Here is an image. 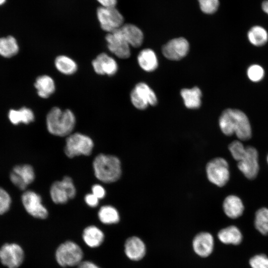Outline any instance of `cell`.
<instances>
[{"instance_id":"6da1fadb","label":"cell","mask_w":268,"mask_h":268,"mask_svg":"<svg viewBox=\"0 0 268 268\" xmlns=\"http://www.w3.org/2000/svg\"><path fill=\"white\" fill-rule=\"evenodd\" d=\"M221 132L227 136L235 134L241 140H247L252 136V129L247 116L237 109H227L219 119Z\"/></svg>"},{"instance_id":"7a4b0ae2","label":"cell","mask_w":268,"mask_h":268,"mask_svg":"<svg viewBox=\"0 0 268 268\" xmlns=\"http://www.w3.org/2000/svg\"><path fill=\"white\" fill-rule=\"evenodd\" d=\"M46 127L51 134L58 136H67L72 133L76 124L74 113L69 109L63 110L58 107L52 108L46 119Z\"/></svg>"},{"instance_id":"3957f363","label":"cell","mask_w":268,"mask_h":268,"mask_svg":"<svg viewBox=\"0 0 268 268\" xmlns=\"http://www.w3.org/2000/svg\"><path fill=\"white\" fill-rule=\"evenodd\" d=\"M92 166L95 177L103 183H114L121 176V163L115 155L99 154L94 158Z\"/></svg>"},{"instance_id":"277c9868","label":"cell","mask_w":268,"mask_h":268,"mask_svg":"<svg viewBox=\"0 0 268 268\" xmlns=\"http://www.w3.org/2000/svg\"><path fill=\"white\" fill-rule=\"evenodd\" d=\"M93 147L94 142L90 137L81 133H74L67 136L64 152L68 158L88 156L91 154Z\"/></svg>"},{"instance_id":"5b68a950","label":"cell","mask_w":268,"mask_h":268,"mask_svg":"<svg viewBox=\"0 0 268 268\" xmlns=\"http://www.w3.org/2000/svg\"><path fill=\"white\" fill-rule=\"evenodd\" d=\"M205 172L208 181L219 187L225 186L229 180V165L223 158L216 157L208 161Z\"/></svg>"},{"instance_id":"8992f818","label":"cell","mask_w":268,"mask_h":268,"mask_svg":"<svg viewBox=\"0 0 268 268\" xmlns=\"http://www.w3.org/2000/svg\"><path fill=\"white\" fill-rule=\"evenodd\" d=\"M83 252L80 247L72 241L61 244L56 252V259L62 267L77 266L82 261Z\"/></svg>"},{"instance_id":"52a82bcc","label":"cell","mask_w":268,"mask_h":268,"mask_svg":"<svg viewBox=\"0 0 268 268\" xmlns=\"http://www.w3.org/2000/svg\"><path fill=\"white\" fill-rule=\"evenodd\" d=\"M76 194V188L69 176H65L62 180L54 182L50 187V197L56 204L67 203L69 200L74 198Z\"/></svg>"},{"instance_id":"ba28073f","label":"cell","mask_w":268,"mask_h":268,"mask_svg":"<svg viewBox=\"0 0 268 268\" xmlns=\"http://www.w3.org/2000/svg\"><path fill=\"white\" fill-rule=\"evenodd\" d=\"M97 16L101 28L108 33L117 30L124 24V17L115 7L101 6L97 8Z\"/></svg>"},{"instance_id":"9c48e42d","label":"cell","mask_w":268,"mask_h":268,"mask_svg":"<svg viewBox=\"0 0 268 268\" xmlns=\"http://www.w3.org/2000/svg\"><path fill=\"white\" fill-rule=\"evenodd\" d=\"M130 98L133 105L139 110L145 109L149 105H155L156 96L150 87L144 82L137 83L132 90Z\"/></svg>"},{"instance_id":"30bf717a","label":"cell","mask_w":268,"mask_h":268,"mask_svg":"<svg viewBox=\"0 0 268 268\" xmlns=\"http://www.w3.org/2000/svg\"><path fill=\"white\" fill-rule=\"evenodd\" d=\"M21 201L26 211L31 216L39 219H45L48 211L43 205L41 196L37 193L28 190L21 196Z\"/></svg>"},{"instance_id":"8fae6325","label":"cell","mask_w":268,"mask_h":268,"mask_svg":"<svg viewBox=\"0 0 268 268\" xmlns=\"http://www.w3.org/2000/svg\"><path fill=\"white\" fill-rule=\"evenodd\" d=\"M237 167L247 178H255L259 170L258 152L257 149L251 146L246 147L245 153L238 162Z\"/></svg>"},{"instance_id":"7c38bea8","label":"cell","mask_w":268,"mask_h":268,"mask_svg":"<svg viewBox=\"0 0 268 268\" xmlns=\"http://www.w3.org/2000/svg\"><path fill=\"white\" fill-rule=\"evenodd\" d=\"M22 248L15 243H6L0 248V260L8 268H18L24 260Z\"/></svg>"},{"instance_id":"4fadbf2b","label":"cell","mask_w":268,"mask_h":268,"mask_svg":"<svg viewBox=\"0 0 268 268\" xmlns=\"http://www.w3.org/2000/svg\"><path fill=\"white\" fill-rule=\"evenodd\" d=\"M109 50L120 59L128 58L131 55L130 46L120 29L108 33L105 37Z\"/></svg>"},{"instance_id":"5bb4252c","label":"cell","mask_w":268,"mask_h":268,"mask_svg":"<svg viewBox=\"0 0 268 268\" xmlns=\"http://www.w3.org/2000/svg\"><path fill=\"white\" fill-rule=\"evenodd\" d=\"M33 168L29 164L15 166L10 172L9 178L13 185L21 190H24L35 179Z\"/></svg>"},{"instance_id":"9a60e30c","label":"cell","mask_w":268,"mask_h":268,"mask_svg":"<svg viewBox=\"0 0 268 268\" xmlns=\"http://www.w3.org/2000/svg\"><path fill=\"white\" fill-rule=\"evenodd\" d=\"M189 50L188 41L184 38H174L168 41L162 48L163 55L172 61H178L185 57Z\"/></svg>"},{"instance_id":"2e32d148","label":"cell","mask_w":268,"mask_h":268,"mask_svg":"<svg viewBox=\"0 0 268 268\" xmlns=\"http://www.w3.org/2000/svg\"><path fill=\"white\" fill-rule=\"evenodd\" d=\"M94 71L98 74L112 76L118 70L116 60L106 53H101L92 62Z\"/></svg>"},{"instance_id":"e0dca14e","label":"cell","mask_w":268,"mask_h":268,"mask_svg":"<svg viewBox=\"0 0 268 268\" xmlns=\"http://www.w3.org/2000/svg\"><path fill=\"white\" fill-rule=\"evenodd\" d=\"M213 237L208 232H202L198 233L193 241L194 251L201 257L209 256L213 251Z\"/></svg>"},{"instance_id":"ac0fdd59","label":"cell","mask_w":268,"mask_h":268,"mask_svg":"<svg viewBox=\"0 0 268 268\" xmlns=\"http://www.w3.org/2000/svg\"><path fill=\"white\" fill-rule=\"evenodd\" d=\"M125 252L130 260L139 261L145 255V245L139 238L132 236L129 238L125 243Z\"/></svg>"},{"instance_id":"d6986e66","label":"cell","mask_w":268,"mask_h":268,"mask_svg":"<svg viewBox=\"0 0 268 268\" xmlns=\"http://www.w3.org/2000/svg\"><path fill=\"white\" fill-rule=\"evenodd\" d=\"M119 29L130 46L137 48L141 46L143 40V34L138 27L132 24H125Z\"/></svg>"},{"instance_id":"ffe728a7","label":"cell","mask_w":268,"mask_h":268,"mask_svg":"<svg viewBox=\"0 0 268 268\" xmlns=\"http://www.w3.org/2000/svg\"><path fill=\"white\" fill-rule=\"evenodd\" d=\"M223 209L225 214L229 218L235 219L243 213L244 206L242 200L235 195H229L223 202Z\"/></svg>"},{"instance_id":"44dd1931","label":"cell","mask_w":268,"mask_h":268,"mask_svg":"<svg viewBox=\"0 0 268 268\" xmlns=\"http://www.w3.org/2000/svg\"><path fill=\"white\" fill-rule=\"evenodd\" d=\"M38 95L42 98H47L53 94L56 89L54 79L49 75L38 76L34 83Z\"/></svg>"},{"instance_id":"7402d4cb","label":"cell","mask_w":268,"mask_h":268,"mask_svg":"<svg viewBox=\"0 0 268 268\" xmlns=\"http://www.w3.org/2000/svg\"><path fill=\"white\" fill-rule=\"evenodd\" d=\"M140 67L147 72L155 70L158 67V60L154 52L150 49H145L140 52L137 56Z\"/></svg>"},{"instance_id":"603a6c76","label":"cell","mask_w":268,"mask_h":268,"mask_svg":"<svg viewBox=\"0 0 268 268\" xmlns=\"http://www.w3.org/2000/svg\"><path fill=\"white\" fill-rule=\"evenodd\" d=\"M83 241L90 247L95 248L100 246L104 241V235L97 227L90 225L86 227L82 234Z\"/></svg>"},{"instance_id":"cb8c5ba5","label":"cell","mask_w":268,"mask_h":268,"mask_svg":"<svg viewBox=\"0 0 268 268\" xmlns=\"http://www.w3.org/2000/svg\"><path fill=\"white\" fill-rule=\"evenodd\" d=\"M181 95L187 108L197 109L200 107L201 92L198 87L183 89L181 91Z\"/></svg>"},{"instance_id":"d4e9b609","label":"cell","mask_w":268,"mask_h":268,"mask_svg":"<svg viewBox=\"0 0 268 268\" xmlns=\"http://www.w3.org/2000/svg\"><path fill=\"white\" fill-rule=\"evenodd\" d=\"M219 240L226 244L238 245L242 240L240 230L235 226L231 225L220 230L217 234Z\"/></svg>"},{"instance_id":"484cf974","label":"cell","mask_w":268,"mask_h":268,"mask_svg":"<svg viewBox=\"0 0 268 268\" xmlns=\"http://www.w3.org/2000/svg\"><path fill=\"white\" fill-rule=\"evenodd\" d=\"M34 115L29 108L23 107L18 110H11L8 113V118L14 125L21 123L28 124L34 120Z\"/></svg>"},{"instance_id":"4316f807","label":"cell","mask_w":268,"mask_h":268,"mask_svg":"<svg viewBox=\"0 0 268 268\" xmlns=\"http://www.w3.org/2000/svg\"><path fill=\"white\" fill-rule=\"evenodd\" d=\"M55 66L61 73L66 75L74 74L77 70L76 62L65 55H60L55 60Z\"/></svg>"},{"instance_id":"83f0119b","label":"cell","mask_w":268,"mask_h":268,"mask_svg":"<svg viewBox=\"0 0 268 268\" xmlns=\"http://www.w3.org/2000/svg\"><path fill=\"white\" fill-rule=\"evenodd\" d=\"M100 221L105 224L117 223L120 220V214L117 209L110 205L101 206L98 212Z\"/></svg>"},{"instance_id":"f1b7e54d","label":"cell","mask_w":268,"mask_h":268,"mask_svg":"<svg viewBox=\"0 0 268 268\" xmlns=\"http://www.w3.org/2000/svg\"><path fill=\"white\" fill-rule=\"evenodd\" d=\"M18 51V46L15 39L11 36L0 38V55L9 58Z\"/></svg>"},{"instance_id":"f546056e","label":"cell","mask_w":268,"mask_h":268,"mask_svg":"<svg viewBox=\"0 0 268 268\" xmlns=\"http://www.w3.org/2000/svg\"><path fill=\"white\" fill-rule=\"evenodd\" d=\"M250 42L254 45L261 46L265 44L268 40V34L262 27L255 26L252 27L248 33Z\"/></svg>"},{"instance_id":"4dcf8cb0","label":"cell","mask_w":268,"mask_h":268,"mask_svg":"<svg viewBox=\"0 0 268 268\" xmlns=\"http://www.w3.org/2000/svg\"><path fill=\"white\" fill-rule=\"evenodd\" d=\"M254 224L256 228L263 235L268 234V208L262 207L256 212Z\"/></svg>"},{"instance_id":"1f68e13d","label":"cell","mask_w":268,"mask_h":268,"mask_svg":"<svg viewBox=\"0 0 268 268\" xmlns=\"http://www.w3.org/2000/svg\"><path fill=\"white\" fill-rule=\"evenodd\" d=\"M228 149L233 158L238 162L242 158L246 152V147L239 140H234L230 143Z\"/></svg>"},{"instance_id":"d6a6232c","label":"cell","mask_w":268,"mask_h":268,"mask_svg":"<svg viewBox=\"0 0 268 268\" xmlns=\"http://www.w3.org/2000/svg\"><path fill=\"white\" fill-rule=\"evenodd\" d=\"M201 10L206 14L215 12L219 6L218 0H198Z\"/></svg>"},{"instance_id":"836d02e7","label":"cell","mask_w":268,"mask_h":268,"mask_svg":"<svg viewBox=\"0 0 268 268\" xmlns=\"http://www.w3.org/2000/svg\"><path fill=\"white\" fill-rule=\"evenodd\" d=\"M11 199L8 192L0 188V215L6 212L9 209Z\"/></svg>"},{"instance_id":"e575fe53","label":"cell","mask_w":268,"mask_h":268,"mask_svg":"<svg viewBox=\"0 0 268 268\" xmlns=\"http://www.w3.org/2000/svg\"><path fill=\"white\" fill-rule=\"evenodd\" d=\"M247 74L251 80L257 82L263 78L264 76V70L260 66L253 65L248 68Z\"/></svg>"},{"instance_id":"d590c367","label":"cell","mask_w":268,"mask_h":268,"mask_svg":"<svg viewBox=\"0 0 268 268\" xmlns=\"http://www.w3.org/2000/svg\"><path fill=\"white\" fill-rule=\"evenodd\" d=\"M252 268H268V257L264 254L257 255L249 261Z\"/></svg>"},{"instance_id":"8d00e7d4","label":"cell","mask_w":268,"mask_h":268,"mask_svg":"<svg viewBox=\"0 0 268 268\" xmlns=\"http://www.w3.org/2000/svg\"><path fill=\"white\" fill-rule=\"evenodd\" d=\"M91 192L99 200L103 199L106 196V190L100 184H94L91 188Z\"/></svg>"},{"instance_id":"74e56055","label":"cell","mask_w":268,"mask_h":268,"mask_svg":"<svg viewBox=\"0 0 268 268\" xmlns=\"http://www.w3.org/2000/svg\"><path fill=\"white\" fill-rule=\"evenodd\" d=\"M84 201L87 205L91 207H95L99 204V199L92 193L87 194L84 197Z\"/></svg>"},{"instance_id":"f35d334b","label":"cell","mask_w":268,"mask_h":268,"mask_svg":"<svg viewBox=\"0 0 268 268\" xmlns=\"http://www.w3.org/2000/svg\"><path fill=\"white\" fill-rule=\"evenodd\" d=\"M103 7H116L117 0H97Z\"/></svg>"},{"instance_id":"ab89813d","label":"cell","mask_w":268,"mask_h":268,"mask_svg":"<svg viewBox=\"0 0 268 268\" xmlns=\"http://www.w3.org/2000/svg\"><path fill=\"white\" fill-rule=\"evenodd\" d=\"M77 268H100L96 265L90 261L81 262L77 265Z\"/></svg>"},{"instance_id":"60d3db41","label":"cell","mask_w":268,"mask_h":268,"mask_svg":"<svg viewBox=\"0 0 268 268\" xmlns=\"http://www.w3.org/2000/svg\"><path fill=\"white\" fill-rule=\"evenodd\" d=\"M262 7L263 11L268 14V1L265 0L263 2Z\"/></svg>"},{"instance_id":"b9f144b4","label":"cell","mask_w":268,"mask_h":268,"mask_svg":"<svg viewBox=\"0 0 268 268\" xmlns=\"http://www.w3.org/2000/svg\"><path fill=\"white\" fill-rule=\"evenodd\" d=\"M5 1V0H0V5L2 4Z\"/></svg>"},{"instance_id":"7bdbcfd3","label":"cell","mask_w":268,"mask_h":268,"mask_svg":"<svg viewBox=\"0 0 268 268\" xmlns=\"http://www.w3.org/2000/svg\"><path fill=\"white\" fill-rule=\"evenodd\" d=\"M267 162H268V155L267 156Z\"/></svg>"},{"instance_id":"ee69618b","label":"cell","mask_w":268,"mask_h":268,"mask_svg":"<svg viewBox=\"0 0 268 268\" xmlns=\"http://www.w3.org/2000/svg\"></svg>"}]
</instances>
